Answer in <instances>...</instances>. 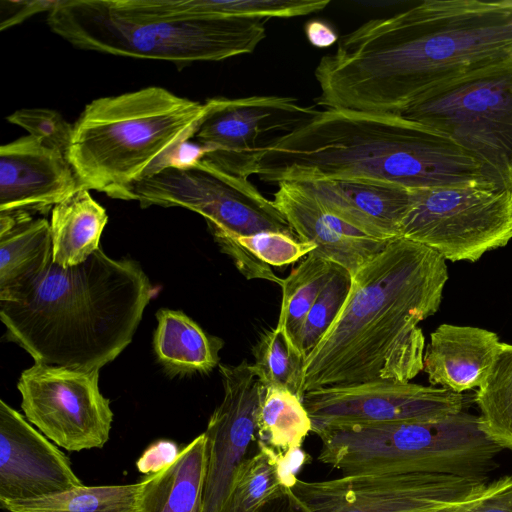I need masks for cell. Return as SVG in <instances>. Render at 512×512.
<instances>
[{
	"label": "cell",
	"instance_id": "cell-1",
	"mask_svg": "<svg viewBox=\"0 0 512 512\" xmlns=\"http://www.w3.org/2000/svg\"><path fill=\"white\" fill-rule=\"evenodd\" d=\"M512 58V0H425L371 19L323 56L319 105L400 115L427 91Z\"/></svg>",
	"mask_w": 512,
	"mask_h": 512
},
{
	"label": "cell",
	"instance_id": "cell-2",
	"mask_svg": "<svg viewBox=\"0 0 512 512\" xmlns=\"http://www.w3.org/2000/svg\"><path fill=\"white\" fill-rule=\"evenodd\" d=\"M446 260L397 237L354 276L325 335L306 356L302 392L378 380L408 382L424 367L420 322L440 308Z\"/></svg>",
	"mask_w": 512,
	"mask_h": 512
},
{
	"label": "cell",
	"instance_id": "cell-3",
	"mask_svg": "<svg viewBox=\"0 0 512 512\" xmlns=\"http://www.w3.org/2000/svg\"><path fill=\"white\" fill-rule=\"evenodd\" d=\"M268 183L369 179L407 189L497 185L446 136L401 115L327 108L264 155Z\"/></svg>",
	"mask_w": 512,
	"mask_h": 512
},
{
	"label": "cell",
	"instance_id": "cell-4",
	"mask_svg": "<svg viewBox=\"0 0 512 512\" xmlns=\"http://www.w3.org/2000/svg\"><path fill=\"white\" fill-rule=\"evenodd\" d=\"M152 293L138 262L98 248L69 268L52 261L29 288L0 301V318L35 363L99 371L131 343Z\"/></svg>",
	"mask_w": 512,
	"mask_h": 512
},
{
	"label": "cell",
	"instance_id": "cell-5",
	"mask_svg": "<svg viewBox=\"0 0 512 512\" xmlns=\"http://www.w3.org/2000/svg\"><path fill=\"white\" fill-rule=\"evenodd\" d=\"M267 20L187 13L172 0H59L47 17L50 29L79 49L180 68L252 53Z\"/></svg>",
	"mask_w": 512,
	"mask_h": 512
},
{
	"label": "cell",
	"instance_id": "cell-6",
	"mask_svg": "<svg viewBox=\"0 0 512 512\" xmlns=\"http://www.w3.org/2000/svg\"><path fill=\"white\" fill-rule=\"evenodd\" d=\"M205 112L156 86L95 99L73 124L68 160L83 189L132 200L133 187L172 163Z\"/></svg>",
	"mask_w": 512,
	"mask_h": 512
},
{
	"label": "cell",
	"instance_id": "cell-7",
	"mask_svg": "<svg viewBox=\"0 0 512 512\" xmlns=\"http://www.w3.org/2000/svg\"><path fill=\"white\" fill-rule=\"evenodd\" d=\"M321 440L319 461L342 475L434 473L486 476L502 450L466 411L428 421L327 426L312 429Z\"/></svg>",
	"mask_w": 512,
	"mask_h": 512
},
{
	"label": "cell",
	"instance_id": "cell-8",
	"mask_svg": "<svg viewBox=\"0 0 512 512\" xmlns=\"http://www.w3.org/2000/svg\"><path fill=\"white\" fill-rule=\"evenodd\" d=\"M400 115L454 141L512 190V58L427 91Z\"/></svg>",
	"mask_w": 512,
	"mask_h": 512
},
{
	"label": "cell",
	"instance_id": "cell-9",
	"mask_svg": "<svg viewBox=\"0 0 512 512\" xmlns=\"http://www.w3.org/2000/svg\"><path fill=\"white\" fill-rule=\"evenodd\" d=\"M132 200L142 208L181 207L200 214L214 240L279 231L295 236L272 200L248 180L204 158L170 164L138 182Z\"/></svg>",
	"mask_w": 512,
	"mask_h": 512
},
{
	"label": "cell",
	"instance_id": "cell-10",
	"mask_svg": "<svg viewBox=\"0 0 512 512\" xmlns=\"http://www.w3.org/2000/svg\"><path fill=\"white\" fill-rule=\"evenodd\" d=\"M400 237L451 262H476L512 240V190L498 185L412 190Z\"/></svg>",
	"mask_w": 512,
	"mask_h": 512
},
{
	"label": "cell",
	"instance_id": "cell-11",
	"mask_svg": "<svg viewBox=\"0 0 512 512\" xmlns=\"http://www.w3.org/2000/svg\"><path fill=\"white\" fill-rule=\"evenodd\" d=\"M194 135L204 159L235 176L257 175L266 152L320 111L286 96L210 98Z\"/></svg>",
	"mask_w": 512,
	"mask_h": 512
},
{
	"label": "cell",
	"instance_id": "cell-12",
	"mask_svg": "<svg viewBox=\"0 0 512 512\" xmlns=\"http://www.w3.org/2000/svg\"><path fill=\"white\" fill-rule=\"evenodd\" d=\"M25 418L67 451L102 448L113 412L99 390V371L35 363L17 383Z\"/></svg>",
	"mask_w": 512,
	"mask_h": 512
},
{
	"label": "cell",
	"instance_id": "cell-13",
	"mask_svg": "<svg viewBox=\"0 0 512 512\" xmlns=\"http://www.w3.org/2000/svg\"><path fill=\"white\" fill-rule=\"evenodd\" d=\"M487 476L367 473L295 481L292 491L309 512H429L474 495Z\"/></svg>",
	"mask_w": 512,
	"mask_h": 512
},
{
	"label": "cell",
	"instance_id": "cell-14",
	"mask_svg": "<svg viewBox=\"0 0 512 512\" xmlns=\"http://www.w3.org/2000/svg\"><path fill=\"white\" fill-rule=\"evenodd\" d=\"M303 403L314 429L440 419L463 411L465 398L432 385L378 380L311 390Z\"/></svg>",
	"mask_w": 512,
	"mask_h": 512
},
{
	"label": "cell",
	"instance_id": "cell-15",
	"mask_svg": "<svg viewBox=\"0 0 512 512\" xmlns=\"http://www.w3.org/2000/svg\"><path fill=\"white\" fill-rule=\"evenodd\" d=\"M224 396L205 430L207 472L202 512H220L242 464L257 443L256 416L260 381L246 359L219 364Z\"/></svg>",
	"mask_w": 512,
	"mask_h": 512
},
{
	"label": "cell",
	"instance_id": "cell-16",
	"mask_svg": "<svg viewBox=\"0 0 512 512\" xmlns=\"http://www.w3.org/2000/svg\"><path fill=\"white\" fill-rule=\"evenodd\" d=\"M68 457L18 411L0 401V503L82 486Z\"/></svg>",
	"mask_w": 512,
	"mask_h": 512
},
{
	"label": "cell",
	"instance_id": "cell-17",
	"mask_svg": "<svg viewBox=\"0 0 512 512\" xmlns=\"http://www.w3.org/2000/svg\"><path fill=\"white\" fill-rule=\"evenodd\" d=\"M80 189L58 149L31 135L0 147V212L46 213Z\"/></svg>",
	"mask_w": 512,
	"mask_h": 512
},
{
	"label": "cell",
	"instance_id": "cell-18",
	"mask_svg": "<svg viewBox=\"0 0 512 512\" xmlns=\"http://www.w3.org/2000/svg\"><path fill=\"white\" fill-rule=\"evenodd\" d=\"M277 185L272 201L295 236L315 244L314 252L344 267L352 276L388 244L389 241L360 232L328 209L303 184L281 181Z\"/></svg>",
	"mask_w": 512,
	"mask_h": 512
},
{
	"label": "cell",
	"instance_id": "cell-19",
	"mask_svg": "<svg viewBox=\"0 0 512 512\" xmlns=\"http://www.w3.org/2000/svg\"><path fill=\"white\" fill-rule=\"evenodd\" d=\"M299 183L360 232L382 241L400 237L401 222L412 202L411 189L382 181L321 179Z\"/></svg>",
	"mask_w": 512,
	"mask_h": 512
},
{
	"label": "cell",
	"instance_id": "cell-20",
	"mask_svg": "<svg viewBox=\"0 0 512 512\" xmlns=\"http://www.w3.org/2000/svg\"><path fill=\"white\" fill-rule=\"evenodd\" d=\"M502 344L490 330L444 323L430 334L423 370L432 386L462 394L483 384Z\"/></svg>",
	"mask_w": 512,
	"mask_h": 512
},
{
	"label": "cell",
	"instance_id": "cell-21",
	"mask_svg": "<svg viewBox=\"0 0 512 512\" xmlns=\"http://www.w3.org/2000/svg\"><path fill=\"white\" fill-rule=\"evenodd\" d=\"M53 261L50 222L26 212H0V301L34 284Z\"/></svg>",
	"mask_w": 512,
	"mask_h": 512
},
{
	"label": "cell",
	"instance_id": "cell-22",
	"mask_svg": "<svg viewBox=\"0 0 512 512\" xmlns=\"http://www.w3.org/2000/svg\"><path fill=\"white\" fill-rule=\"evenodd\" d=\"M206 472L203 432L171 464L140 482L139 512H202Z\"/></svg>",
	"mask_w": 512,
	"mask_h": 512
},
{
	"label": "cell",
	"instance_id": "cell-23",
	"mask_svg": "<svg viewBox=\"0 0 512 512\" xmlns=\"http://www.w3.org/2000/svg\"><path fill=\"white\" fill-rule=\"evenodd\" d=\"M156 318L153 347L169 375L209 373L220 364V338L207 334L181 311L160 309Z\"/></svg>",
	"mask_w": 512,
	"mask_h": 512
},
{
	"label": "cell",
	"instance_id": "cell-24",
	"mask_svg": "<svg viewBox=\"0 0 512 512\" xmlns=\"http://www.w3.org/2000/svg\"><path fill=\"white\" fill-rule=\"evenodd\" d=\"M107 220L105 208L86 189L55 205L50 220L53 261L63 268L86 261L99 248Z\"/></svg>",
	"mask_w": 512,
	"mask_h": 512
},
{
	"label": "cell",
	"instance_id": "cell-25",
	"mask_svg": "<svg viewBox=\"0 0 512 512\" xmlns=\"http://www.w3.org/2000/svg\"><path fill=\"white\" fill-rule=\"evenodd\" d=\"M309 432L312 421L303 399L281 387L260 385L256 416L259 448L285 456L300 449Z\"/></svg>",
	"mask_w": 512,
	"mask_h": 512
},
{
	"label": "cell",
	"instance_id": "cell-26",
	"mask_svg": "<svg viewBox=\"0 0 512 512\" xmlns=\"http://www.w3.org/2000/svg\"><path fill=\"white\" fill-rule=\"evenodd\" d=\"M140 482L125 485L79 486L29 500L1 502L9 512H139Z\"/></svg>",
	"mask_w": 512,
	"mask_h": 512
},
{
	"label": "cell",
	"instance_id": "cell-27",
	"mask_svg": "<svg viewBox=\"0 0 512 512\" xmlns=\"http://www.w3.org/2000/svg\"><path fill=\"white\" fill-rule=\"evenodd\" d=\"M336 265L312 251L283 279L280 286L282 300L277 325L297 347L306 316L330 279Z\"/></svg>",
	"mask_w": 512,
	"mask_h": 512
},
{
	"label": "cell",
	"instance_id": "cell-28",
	"mask_svg": "<svg viewBox=\"0 0 512 512\" xmlns=\"http://www.w3.org/2000/svg\"><path fill=\"white\" fill-rule=\"evenodd\" d=\"M475 402L484 433L501 449L512 450V344H502Z\"/></svg>",
	"mask_w": 512,
	"mask_h": 512
},
{
	"label": "cell",
	"instance_id": "cell-29",
	"mask_svg": "<svg viewBox=\"0 0 512 512\" xmlns=\"http://www.w3.org/2000/svg\"><path fill=\"white\" fill-rule=\"evenodd\" d=\"M296 480L276 454L259 448L240 467L224 506L254 511L292 488Z\"/></svg>",
	"mask_w": 512,
	"mask_h": 512
},
{
	"label": "cell",
	"instance_id": "cell-30",
	"mask_svg": "<svg viewBox=\"0 0 512 512\" xmlns=\"http://www.w3.org/2000/svg\"><path fill=\"white\" fill-rule=\"evenodd\" d=\"M252 368L263 385L291 391L303 399L302 379L305 356L282 328L266 331L254 346Z\"/></svg>",
	"mask_w": 512,
	"mask_h": 512
},
{
	"label": "cell",
	"instance_id": "cell-31",
	"mask_svg": "<svg viewBox=\"0 0 512 512\" xmlns=\"http://www.w3.org/2000/svg\"><path fill=\"white\" fill-rule=\"evenodd\" d=\"M192 14L224 18H291L323 10L329 0H172Z\"/></svg>",
	"mask_w": 512,
	"mask_h": 512
},
{
	"label": "cell",
	"instance_id": "cell-32",
	"mask_svg": "<svg viewBox=\"0 0 512 512\" xmlns=\"http://www.w3.org/2000/svg\"><path fill=\"white\" fill-rule=\"evenodd\" d=\"M353 276L340 265L308 312L300 331L298 347L306 356L314 349L338 316L351 291Z\"/></svg>",
	"mask_w": 512,
	"mask_h": 512
},
{
	"label": "cell",
	"instance_id": "cell-33",
	"mask_svg": "<svg viewBox=\"0 0 512 512\" xmlns=\"http://www.w3.org/2000/svg\"><path fill=\"white\" fill-rule=\"evenodd\" d=\"M230 238L261 262L276 267L294 263L317 248L311 242L300 241L292 234L279 231H261L252 235Z\"/></svg>",
	"mask_w": 512,
	"mask_h": 512
},
{
	"label": "cell",
	"instance_id": "cell-34",
	"mask_svg": "<svg viewBox=\"0 0 512 512\" xmlns=\"http://www.w3.org/2000/svg\"><path fill=\"white\" fill-rule=\"evenodd\" d=\"M7 121L24 128L29 135L68 157L73 125L60 113L44 108H25L13 112Z\"/></svg>",
	"mask_w": 512,
	"mask_h": 512
},
{
	"label": "cell",
	"instance_id": "cell-35",
	"mask_svg": "<svg viewBox=\"0 0 512 512\" xmlns=\"http://www.w3.org/2000/svg\"><path fill=\"white\" fill-rule=\"evenodd\" d=\"M429 512H512V476L487 482L474 495Z\"/></svg>",
	"mask_w": 512,
	"mask_h": 512
},
{
	"label": "cell",
	"instance_id": "cell-36",
	"mask_svg": "<svg viewBox=\"0 0 512 512\" xmlns=\"http://www.w3.org/2000/svg\"><path fill=\"white\" fill-rule=\"evenodd\" d=\"M215 242L220 250L231 258L238 271L246 279H262L281 286L283 279L273 272L271 266L258 260L234 239L225 237Z\"/></svg>",
	"mask_w": 512,
	"mask_h": 512
},
{
	"label": "cell",
	"instance_id": "cell-37",
	"mask_svg": "<svg viewBox=\"0 0 512 512\" xmlns=\"http://www.w3.org/2000/svg\"><path fill=\"white\" fill-rule=\"evenodd\" d=\"M56 1H5L0 2L1 20L0 30L3 31L14 25H18L27 18L44 11H51L57 4Z\"/></svg>",
	"mask_w": 512,
	"mask_h": 512
},
{
	"label": "cell",
	"instance_id": "cell-38",
	"mask_svg": "<svg viewBox=\"0 0 512 512\" xmlns=\"http://www.w3.org/2000/svg\"><path fill=\"white\" fill-rule=\"evenodd\" d=\"M179 452L174 442L157 441L150 445L138 459L137 468L143 474L152 475L171 464Z\"/></svg>",
	"mask_w": 512,
	"mask_h": 512
},
{
	"label": "cell",
	"instance_id": "cell-39",
	"mask_svg": "<svg viewBox=\"0 0 512 512\" xmlns=\"http://www.w3.org/2000/svg\"><path fill=\"white\" fill-rule=\"evenodd\" d=\"M220 512H309L300 499L294 494L292 488L280 496L264 503L254 511H244L231 506H224Z\"/></svg>",
	"mask_w": 512,
	"mask_h": 512
},
{
	"label": "cell",
	"instance_id": "cell-40",
	"mask_svg": "<svg viewBox=\"0 0 512 512\" xmlns=\"http://www.w3.org/2000/svg\"><path fill=\"white\" fill-rule=\"evenodd\" d=\"M305 36L316 48H328L339 41L335 29L326 21L312 19L305 24Z\"/></svg>",
	"mask_w": 512,
	"mask_h": 512
}]
</instances>
